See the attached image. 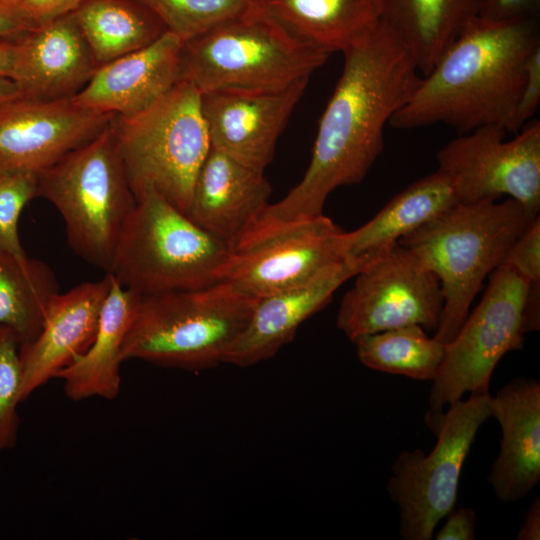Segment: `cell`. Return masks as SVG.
Returning a JSON list of instances; mask_svg holds the SVG:
<instances>
[{"mask_svg": "<svg viewBox=\"0 0 540 540\" xmlns=\"http://www.w3.org/2000/svg\"><path fill=\"white\" fill-rule=\"evenodd\" d=\"M342 54V73L319 121L303 178L267 205L241 234L238 247L322 215L332 191L360 183L383 151L386 124L421 80L411 56L381 23Z\"/></svg>", "mask_w": 540, "mask_h": 540, "instance_id": "cell-1", "label": "cell"}, {"mask_svg": "<svg viewBox=\"0 0 540 540\" xmlns=\"http://www.w3.org/2000/svg\"><path fill=\"white\" fill-rule=\"evenodd\" d=\"M539 46L537 18H475L421 77L389 124L397 129L445 124L459 134L499 125L512 132L526 64Z\"/></svg>", "mask_w": 540, "mask_h": 540, "instance_id": "cell-2", "label": "cell"}, {"mask_svg": "<svg viewBox=\"0 0 540 540\" xmlns=\"http://www.w3.org/2000/svg\"><path fill=\"white\" fill-rule=\"evenodd\" d=\"M537 216L511 198L459 202L397 241L440 281L437 340L447 344L455 337L486 277Z\"/></svg>", "mask_w": 540, "mask_h": 540, "instance_id": "cell-3", "label": "cell"}, {"mask_svg": "<svg viewBox=\"0 0 540 540\" xmlns=\"http://www.w3.org/2000/svg\"><path fill=\"white\" fill-rule=\"evenodd\" d=\"M256 300L228 281L143 296L123 344V361L194 372L224 363Z\"/></svg>", "mask_w": 540, "mask_h": 540, "instance_id": "cell-4", "label": "cell"}, {"mask_svg": "<svg viewBox=\"0 0 540 540\" xmlns=\"http://www.w3.org/2000/svg\"><path fill=\"white\" fill-rule=\"evenodd\" d=\"M231 248L155 192L136 200L107 274L139 296L222 281Z\"/></svg>", "mask_w": 540, "mask_h": 540, "instance_id": "cell-5", "label": "cell"}, {"mask_svg": "<svg viewBox=\"0 0 540 540\" xmlns=\"http://www.w3.org/2000/svg\"><path fill=\"white\" fill-rule=\"evenodd\" d=\"M39 197L62 216L72 250L107 272L136 204L111 122L39 174Z\"/></svg>", "mask_w": 540, "mask_h": 540, "instance_id": "cell-6", "label": "cell"}, {"mask_svg": "<svg viewBox=\"0 0 540 540\" xmlns=\"http://www.w3.org/2000/svg\"><path fill=\"white\" fill-rule=\"evenodd\" d=\"M111 124L135 199L155 192L187 214L210 150L201 93L179 81L145 111Z\"/></svg>", "mask_w": 540, "mask_h": 540, "instance_id": "cell-7", "label": "cell"}, {"mask_svg": "<svg viewBox=\"0 0 540 540\" xmlns=\"http://www.w3.org/2000/svg\"><path fill=\"white\" fill-rule=\"evenodd\" d=\"M330 55L295 41L247 10L182 44L179 81L201 94L276 91L310 78Z\"/></svg>", "mask_w": 540, "mask_h": 540, "instance_id": "cell-8", "label": "cell"}, {"mask_svg": "<svg viewBox=\"0 0 540 540\" xmlns=\"http://www.w3.org/2000/svg\"><path fill=\"white\" fill-rule=\"evenodd\" d=\"M487 393H471L448 411H429L425 420L436 435L429 454L403 450L392 464L386 489L399 510L404 540H430L438 522L454 509L460 474L481 425L491 417Z\"/></svg>", "mask_w": 540, "mask_h": 540, "instance_id": "cell-9", "label": "cell"}, {"mask_svg": "<svg viewBox=\"0 0 540 540\" xmlns=\"http://www.w3.org/2000/svg\"><path fill=\"white\" fill-rule=\"evenodd\" d=\"M529 281L506 265L492 273L481 301L467 316L432 380L430 410L442 411L466 392L487 393L492 373L524 342L523 312Z\"/></svg>", "mask_w": 540, "mask_h": 540, "instance_id": "cell-10", "label": "cell"}, {"mask_svg": "<svg viewBox=\"0 0 540 540\" xmlns=\"http://www.w3.org/2000/svg\"><path fill=\"white\" fill-rule=\"evenodd\" d=\"M343 296L336 325L352 342L407 325L436 330L443 308L438 277L398 242L355 276Z\"/></svg>", "mask_w": 540, "mask_h": 540, "instance_id": "cell-11", "label": "cell"}, {"mask_svg": "<svg viewBox=\"0 0 540 540\" xmlns=\"http://www.w3.org/2000/svg\"><path fill=\"white\" fill-rule=\"evenodd\" d=\"M507 130L486 125L459 134L436 155L438 170L451 181L460 203L497 201L503 196L533 215L540 209V122L515 138Z\"/></svg>", "mask_w": 540, "mask_h": 540, "instance_id": "cell-12", "label": "cell"}, {"mask_svg": "<svg viewBox=\"0 0 540 540\" xmlns=\"http://www.w3.org/2000/svg\"><path fill=\"white\" fill-rule=\"evenodd\" d=\"M115 115L90 110L74 98L17 97L0 105V172L41 174L96 137Z\"/></svg>", "mask_w": 540, "mask_h": 540, "instance_id": "cell-13", "label": "cell"}, {"mask_svg": "<svg viewBox=\"0 0 540 540\" xmlns=\"http://www.w3.org/2000/svg\"><path fill=\"white\" fill-rule=\"evenodd\" d=\"M324 214L289 227L248 248L232 251L222 281L260 297L308 281L343 258L342 233Z\"/></svg>", "mask_w": 540, "mask_h": 540, "instance_id": "cell-14", "label": "cell"}, {"mask_svg": "<svg viewBox=\"0 0 540 540\" xmlns=\"http://www.w3.org/2000/svg\"><path fill=\"white\" fill-rule=\"evenodd\" d=\"M309 79L276 91L223 90L201 94L210 147L264 171Z\"/></svg>", "mask_w": 540, "mask_h": 540, "instance_id": "cell-15", "label": "cell"}, {"mask_svg": "<svg viewBox=\"0 0 540 540\" xmlns=\"http://www.w3.org/2000/svg\"><path fill=\"white\" fill-rule=\"evenodd\" d=\"M368 263L346 258L306 282L258 298L224 363L250 367L273 357L306 319L325 307L334 292Z\"/></svg>", "mask_w": 540, "mask_h": 540, "instance_id": "cell-16", "label": "cell"}, {"mask_svg": "<svg viewBox=\"0 0 540 540\" xmlns=\"http://www.w3.org/2000/svg\"><path fill=\"white\" fill-rule=\"evenodd\" d=\"M110 285L106 273L99 281L81 283L51 299L39 334L20 345L22 401L87 351Z\"/></svg>", "mask_w": 540, "mask_h": 540, "instance_id": "cell-17", "label": "cell"}, {"mask_svg": "<svg viewBox=\"0 0 540 540\" xmlns=\"http://www.w3.org/2000/svg\"><path fill=\"white\" fill-rule=\"evenodd\" d=\"M99 68L72 13L42 24L18 39L12 79L21 97L74 98Z\"/></svg>", "mask_w": 540, "mask_h": 540, "instance_id": "cell-18", "label": "cell"}, {"mask_svg": "<svg viewBox=\"0 0 540 540\" xmlns=\"http://www.w3.org/2000/svg\"><path fill=\"white\" fill-rule=\"evenodd\" d=\"M182 44L166 32L152 44L100 66L74 100L121 117L145 111L179 82Z\"/></svg>", "mask_w": 540, "mask_h": 540, "instance_id": "cell-19", "label": "cell"}, {"mask_svg": "<svg viewBox=\"0 0 540 540\" xmlns=\"http://www.w3.org/2000/svg\"><path fill=\"white\" fill-rule=\"evenodd\" d=\"M271 193L263 170L210 147L196 176L187 215L232 248L267 207Z\"/></svg>", "mask_w": 540, "mask_h": 540, "instance_id": "cell-20", "label": "cell"}, {"mask_svg": "<svg viewBox=\"0 0 540 540\" xmlns=\"http://www.w3.org/2000/svg\"><path fill=\"white\" fill-rule=\"evenodd\" d=\"M502 430L500 450L487 481L505 503L524 498L540 480V384L516 378L491 398Z\"/></svg>", "mask_w": 540, "mask_h": 540, "instance_id": "cell-21", "label": "cell"}, {"mask_svg": "<svg viewBox=\"0 0 540 540\" xmlns=\"http://www.w3.org/2000/svg\"><path fill=\"white\" fill-rule=\"evenodd\" d=\"M248 10L295 41L332 54L378 26L381 0H253Z\"/></svg>", "mask_w": 540, "mask_h": 540, "instance_id": "cell-22", "label": "cell"}, {"mask_svg": "<svg viewBox=\"0 0 540 540\" xmlns=\"http://www.w3.org/2000/svg\"><path fill=\"white\" fill-rule=\"evenodd\" d=\"M140 300L141 296L124 288L111 276L92 344L56 376L63 381L65 394L70 399L113 400L118 396L122 348Z\"/></svg>", "mask_w": 540, "mask_h": 540, "instance_id": "cell-23", "label": "cell"}, {"mask_svg": "<svg viewBox=\"0 0 540 540\" xmlns=\"http://www.w3.org/2000/svg\"><path fill=\"white\" fill-rule=\"evenodd\" d=\"M459 203L450 179L438 169L396 194L372 219L338 239L343 258L370 262L445 210Z\"/></svg>", "mask_w": 540, "mask_h": 540, "instance_id": "cell-24", "label": "cell"}, {"mask_svg": "<svg viewBox=\"0 0 540 540\" xmlns=\"http://www.w3.org/2000/svg\"><path fill=\"white\" fill-rule=\"evenodd\" d=\"M480 0H381L383 24L422 76L479 15Z\"/></svg>", "mask_w": 540, "mask_h": 540, "instance_id": "cell-25", "label": "cell"}, {"mask_svg": "<svg viewBox=\"0 0 540 540\" xmlns=\"http://www.w3.org/2000/svg\"><path fill=\"white\" fill-rule=\"evenodd\" d=\"M72 14L99 67L152 44L167 32L158 16L139 0H86Z\"/></svg>", "mask_w": 540, "mask_h": 540, "instance_id": "cell-26", "label": "cell"}, {"mask_svg": "<svg viewBox=\"0 0 540 540\" xmlns=\"http://www.w3.org/2000/svg\"><path fill=\"white\" fill-rule=\"evenodd\" d=\"M57 293L59 283L45 262L0 250V326L13 329L20 345L39 334Z\"/></svg>", "mask_w": 540, "mask_h": 540, "instance_id": "cell-27", "label": "cell"}, {"mask_svg": "<svg viewBox=\"0 0 540 540\" xmlns=\"http://www.w3.org/2000/svg\"><path fill=\"white\" fill-rule=\"evenodd\" d=\"M353 342L364 366L416 380L432 381L445 355V344L429 337L420 325L363 335Z\"/></svg>", "mask_w": 540, "mask_h": 540, "instance_id": "cell-28", "label": "cell"}, {"mask_svg": "<svg viewBox=\"0 0 540 540\" xmlns=\"http://www.w3.org/2000/svg\"><path fill=\"white\" fill-rule=\"evenodd\" d=\"M182 43L244 14L253 0H139Z\"/></svg>", "mask_w": 540, "mask_h": 540, "instance_id": "cell-29", "label": "cell"}, {"mask_svg": "<svg viewBox=\"0 0 540 540\" xmlns=\"http://www.w3.org/2000/svg\"><path fill=\"white\" fill-rule=\"evenodd\" d=\"M20 341L13 329L0 326V452L12 449L18 438L22 368Z\"/></svg>", "mask_w": 540, "mask_h": 540, "instance_id": "cell-30", "label": "cell"}, {"mask_svg": "<svg viewBox=\"0 0 540 540\" xmlns=\"http://www.w3.org/2000/svg\"><path fill=\"white\" fill-rule=\"evenodd\" d=\"M39 197V175L28 172H0V250L26 256L18 233L24 207Z\"/></svg>", "mask_w": 540, "mask_h": 540, "instance_id": "cell-31", "label": "cell"}, {"mask_svg": "<svg viewBox=\"0 0 540 540\" xmlns=\"http://www.w3.org/2000/svg\"><path fill=\"white\" fill-rule=\"evenodd\" d=\"M501 264L514 269L526 278L531 286L540 287L539 216H537L515 240Z\"/></svg>", "mask_w": 540, "mask_h": 540, "instance_id": "cell-32", "label": "cell"}, {"mask_svg": "<svg viewBox=\"0 0 540 540\" xmlns=\"http://www.w3.org/2000/svg\"><path fill=\"white\" fill-rule=\"evenodd\" d=\"M540 103V46L529 56L524 82L515 108L512 133H518L522 126L535 115Z\"/></svg>", "mask_w": 540, "mask_h": 540, "instance_id": "cell-33", "label": "cell"}, {"mask_svg": "<svg viewBox=\"0 0 540 540\" xmlns=\"http://www.w3.org/2000/svg\"><path fill=\"white\" fill-rule=\"evenodd\" d=\"M540 0H480L478 17L490 21L537 18Z\"/></svg>", "mask_w": 540, "mask_h": 540, "instance_id": "cell-34", "label": "cell"}, {"mask_svg": "<svg viewBox=\"0 0 540 540\" xmlns=\"http://www.w3.org/2000/svg\"><path fill=\"white\" fill-rule=\"evenodd\" d=\"M38 26L21 0H0V38L19 39Z\"/></svg>", "mask_w": 540, "mask_h": 540, "instance_id": "cell-35", "label": "cell"}, {"mask_svg": "<svg viewBox=\"0 0 540 540\" xmlns=\"http://www.w3.org/2000/svg\"><path fill=\"white\" fill-rule=\"evenodd\" d=\"M446 522L437 532V540H474L476 514L471 508L452 510L446 516Z\"/></svg>", "mask_w": 540, "mask_h": 540, "instance_id": "cell-36", "label": "cell"}, {"mask_svg": "<svg viewBox=\"0 0 540 540\" xmlns=\"http://www.w3.org/2000/svg\"><path fill=\"white\" fill-rule=\"evenodd\" d=\"M86 0H21L38 25L75 11Z\"/></svg>", "mask_w": 540, "mask_h": 540, "instance_id": "cell-37", "label": "cell"}, {"mask_svg": "<svg viewBox=\"0 0 540 540\" xmlns=\"http://www.w3.org/2000/svg\"><path fill=\"white\" fill-rule=\"evenodd\" d=\"M518 540L540 539V499L535 498L528 507L523 522L516 535Z\"/></svg>", "mask_w": 540, "mask_h": 540, "instance_id": "cell-38", "label": "cell"}, {"mask_svg": "<svg viewBox=\"0 0 540 540\" xmlns=\"http://www.w3.org/2000/svg\"><path fill=\"white\" fill-rule=\"evenodd\" d=\"M18 39L0 38V77L11 78L14 73Z\"/></svg>", "mask_w": 540, "mask_h": 540, "instance_id": "cell-39", "label": "cell"}, {"mask_svg": "<svg viewBox=\"0 0 540 540\" xmlns=\"http://www.w3.org/2000/svg\"><path fill=\"white\" fill-rule=\"evenodd\" d=\"M21 96L16 82L7 77H0V105Z\"/></svg>", "mask_w": 540, "mask_h": 540, "instance_id": "cell-40", "label": "cell"}]
</instances>
